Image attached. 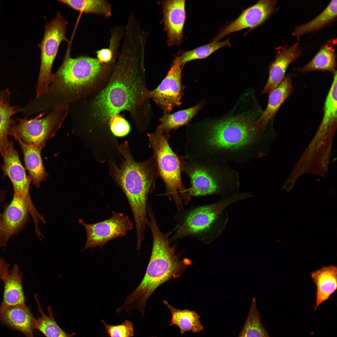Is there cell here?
<instances>
[{"instance_id": "obj_1", "label": "cell", "mask_w": 337, "mask_h": 337, "mask_svg": "<svg viewBox=\"0 0 337 337\" xmlns=\"http://www.w3.org/2000/svg\"><path fill=\"white\" fill-rule=\"evenodd\" d=\"M258 119L247 112L189 126L183 156L224 163L260 156Z\"/></svg>"}, {"instance_id": "obj_2", "label": "cell", "mask_w": 337, "mask_h": 337, "mask_svg": "<svg viewBox=\"0 0 337 337\" xmlns=\"http://www.w3.org/2000/svg\"><path fill=\"white\" fill-rule=\"evenodd\" d=\"M147 226L153 238V247L146 273L138 286L126 297L124 304L117 309L130 312L134 309L140 312L143 316L146 303L152 294L161 285L179 277L191 264L187 259L182 260L176 252V246H171L169 239L172 233H166L160 230L152 210L148 212Z\"/></svg>"}, {"instance_id": "obj_3", "label": "cell", "mask_w": 337, "mask_h": 337, "mask_svg": "<svg viewBox=\"0 0 337 337\" xmlns=\"http://www.w3.org/2000/svg\"><path fill=\"white\" fill-rule=\"evenodd\" d=\"M144 48L135 43L123 44L117 65L108 85L92 104L93 115L108 123L113 115L132 110L139 102L141 82L139 71L143 66Z\"/></svg>"}, {"instance_id": "obj_4", "label": "cell", "mask_w": 337, "mask_h": 337, "mask_svg": "<svg viewBox=\"0 0 337 337\" xmlns=\"http://www.w3.org/2000/svg\"><path fill=\"white\" fill-rule=\"evenodd\" d=\"M118 149L122 157L121 162L117 165L109 162V173L127 198L134 219L136 240L141 242L144 239L148 220V197L155 188L159 174L152 155L144 161H136L127 141L119 144Z\"/></svg>"}, {"instance_id": "obj_5", "label": "cell", "mask_w": 337, "mask_h": 337, "mask_svg": "<svg viewBox=\"0 0 337 337\" xmlns=\"http://www.w3.org/2000/svg\"><path fill=\"white\" fill-rule=\"evenodd\" d=\"M101 70L97 59L84 56L72 58L67 53L62 65L53 75L47 92L31 102L33 113H46L58 106L69 107L80 102Z\"/></svg>"}, {"instance_id": "obj_6", "label": "cell", "mask_w": 337, "mask_h": 337, "mask_svg": "<svg viewBox=\"0 0 337 337\" xmlns=\"http://www.w3.org/2000/svg\"><path fill=\"white\" fill-rule=\"evenodd\" d=\"M252 194L240 193L223 198L211 204L188 211L179 220L170 243L187 237H193L205 243H210L225 230L228 220L226 208L236 202L252 198Z\"/></svg>"}, {"instance_id": "obj_7", "label": "cell", "mask_w": 337, "mask_h": 337, "mask_svg": "<svg viewBox=\"0 0 337 337\" xmlns=\"http://www.w3.org/2000/svg\"><path fill=\"white\" fill-rule=\"evenodd\" d=\"M182 170L189 177L191 197L217 195L223 198L239 193L237 172L225 163L181 156Z\"/></svg>"}, {"instance_id": "obj_8", "label": "cell", "mask_w": 337, "mask_h": 337, "mask_svg": "<svg viewBox=\"0 0 337 337\" xmlns=\"http://www.w3.org/2000/svg\"><path fill=\"white\" fill-rule=\"evenodd\" d=\"M147 136L159 177L164 185V195L173 202L178 211H181L191 197L182 181L181 156L171 147L169 134L164 132L158 126L154 132L148 133Z\"/></svg>"}, {"instance_id": "obj_9", "label": "cell", "mask_w": 337, "mask_h": 337, "mask_svg": "<svg viewBox=\"0 0 337 337\" xmlns=\"http://www.w3.org/2000/svg\"><path fill=\"white\" fill-rule=\"evenodd\" d=\"M68 106H59L53 109L45 118L42 112L34 118L27 117L17 119L18 123L12 127L10 135L15 134L23 142L40 150L55 134L67 116Z\"/></svg>"}, {"instance_id": "obj_10", "label": "cell", "mask_w": 337, "mask_h": 337, "mask_svg": "<svg viewBox=\"0 0 337 337\" xmlns=\"http://www.w3.org/2000/svg\"><path fill=\"white\" fill-rule=\"evenodd\" d=\"M67 25V22L59 12L50 22L46 24L44 36L39 44L41 63L36 97L48 92L53 76L51 68L59 46L63 41L69 42L66 35Z\"/></svg>"}, {"instance_id": "obj_11", "label": "cell", "mask_w": 337, "mask_h": 337, "mask_svg": "<svg viewBox=\"0 0 337 337\" xmlns=\"http://www.w3.org/2000/svg\"><path fill=\"white\" fill-rule=\"evenodd\" d=\"M112 213L109 218L91 224L79 219V222L84 227L87 236L83 250L96 247L102 248L109 242L125 236L128 232L133 229L134 223L128 216L114 211Z\"/></svg>"}, {"instance_id": "obj_12", "label": "cell", "mask_w": 337, "mask_h": 337, "mask_svg": "<svg viewBox=\"0 0 337 337\" xmlns=\"http://www.w3.org/2000/svg\"><path fill=\"white\" fill-rule=\"evenodd\" d=\"M0 153L4 161L2 166L3 174L7 176L10 179L13 185L14 194L23 199L26 204L28 212L32 217H37L39 212L34 206L29 194L31 181L27 175L13 142L10 141L7 146Z\"/></svg>"}, {"instance_id": "obj_13", "label": "cell", "mask_w": 337, "mask_h": 337, "mask_svg": "<svg viewBox=\"0 0 337 337\" xmlns=\"http://www.w3.org/2000/svg\"><path fill=\"white\" fill-rule=\"evenodd\" d=\"M182 67L177 56L167 75L159 85L148 93L149 97L162 110L164 114H169L174 107L181 104L183 92Z\"/></svg>"}, {"instance_id": "obj_14", "label": "cell", "mask_w": 337, "mask_h": 337, "mask_svg": "<svg viewBox=\"0 0 337 337\" xmlns=\"http://www.w3.org/2000/svg\"><path fill=\"white\" fill-rule=\"evenodd\" d=\"M276 1L261 0L244 10L235 20L223 28L213 39L219 41L232 33L246 28L253 29L262 25L276 10Z\"/></svg>"}, {"instance_id": "obj_15", "label": "cell", "mask_w": 337, "mask_h": 337, "mask_svg": "<svg viewBox=\"0 0 337 337\" xmlns=\"http://www.w3.org/2000/svg\"><path fill=\"white\" fill-rule=\"evenodd\" d=\"M159 3L162 8V22L164 30L166 33L167 45L179 46L183 41L186 18L185 1L164 0Z\"/></svg>"}, {"instance_id": "obj_16", "label": "cell", "mask_w": 337, "mask_h": 337, "mask_svg": "<svg viewBox=\"0 0 337 337\" xmlns=\"http://www.w3.org/2000/svg\"><path fill=\"white\" fill-rule=\"evenodd\" d=\"M301 52L298 42L290 46L282 47L277 52L274 60L269 65L268 78L262 94H269L280 84L285 76L289 66Z\"/></svg>"}, {"instance_id": "obj_17", "label": "cell", "mask_w": 337, "mask_h": 337, "mask_svg": "<svg viewBox=\"0 0 337 337\" xmlns=\"http://www.w3.org/2000/svg\"><path fill=\"white\" fill-rule=\"evenodd\" d=\"M0 321L15 330L21 332L26 337H34L37 319L26 305L6 308L0 311Z\"/></svg>"}, {"instance_id": "obj_18", "label": "cell", "mask_w": 337, "mask_h": 337, "mask_svg": "<svg viewBox=\"0 0 337 337\" xmlns=\"http://www.w3.org/2000/svg\"><path fill=\"white\" fill-rule=\"evenodd\" d=\"M22 278V274L16 265L4 276L2 279L4 283V294L0 311L8 308L26 305Z\"/></svg>"}, {"instance_id": "obj_19", "label": "cell", "mask_w": 337, "mask_h": 337, "mask_svg": "<svg viewBox=\"0 0 337 337\" xmlns=\"http://www.w3.org/2000/svg\"><path fill=\"white\" fill-rule=\"evenodd\" d=\"M291 75L285 76L280 84L269 93L267 107L258 118L257 125L264 131L269 120L278 112L293 90Z\"/></svg>"}, {"instance_id": "obj_20", "label": "cell", "mask_w": 337, "mask_h": 337, "mask_svg": "<svg viewBox=\"0 0 337 337\" xmlns=\"http://www.w3.org/2000/svg\"><path fill=\"white\" fill-rule=\"evenodd\" d=\"M310 275L316 286L315 310L323 302L327 300L337 288V267L330 265L312 271Z\"/></svg>"}, {"instance_id": "obj_21", "label": "cell", "mask_w": 337, "mask_h": 337, "mask_svg": "<svg viewBox=\"0 0 337 337\" xmlns=\"http://www.w3.org/2000/svg\"><path fill=\"white\" fill-rule=\"evenodd\" d=\"M28 212L23 199L14 194L11 202L4 213L1 222V231L6 238L13 234L22 225Z\"/></svg>"}, {"instance_id": "obj_22", "label": "cell", "mask_w": 337, "mask_h": 337, "mask_svg": "<svg viewBox=\"0 0 337 337\" xmlns=\"http://www.w3.org/2000/svg\"><path fill=\"white\" fill-rule=\"evenodd\" d=\"M12 136L20 146L23 154L25 166L29 172V177L31 181L36 187H39L41 182L45 180L47 176L41 158V150L33 145L25 143L15 134Z\"/></svg>"}, {"instance_id": "obj_23", "label": "cell", "mask_w": 337, "mask_h": 337, "mask_svg": "<svg viewBox=\"0 0 337 337\" xmlns=\"http://www.w3.org/2000/svg\"><path fill=\"white\" fill-rule=\"evenodd\" d=\"M333 43L330 41L323 45L309 63L297 69V72L305 73L313 71H327L333 75L337 71L336 55Z\"/></svg>"}, {"instance_id": "obj_24", "label": "cell", "mask_w": 337, "mask_h": 337, "mask_svg": "<svg viewBox=\"0 0 337 337\" xmlns=\"http://www.w3.org/2000/svg\"><path fill=\"white\" fill-rule=\"evenodd\" d=\"M163 303L171 314L169 326H178L182 334L188 331L199 333L203 330V327L200 320V316L196 312L188 309H177L165 300H164Z\"/></svg>"}, {"instance_id": "obj_25", "label": "cell", "mask_w": 337, "mask_h": 337, "mask_svg": "<svg viewBox=\"0 0 337 337\" xmlns=\"http://www.w3.org/2000/svg\"><path fill=\"white\" fill-rule=\"evenodd\" d=\"M337 0L331 1L324 11L312 20L296 27L292 35L299 40L306 33L314 32L329 25L337 17Z\"/></svg>"}, {"instance_id": "obj_26", "label": "cell", "mask_w": 337, "mask_h": 337, "mask_svg": "<svg viewBox=\"0 0 337 337\" xmlns=\"http://www.w3.org/2000/svg\"><path fill=\"white\" fill-rule=\"evenodd\" d=\"M203 105L202 103L192 107L180 110L171 114H164L160 118L158 126L165 133L187 125L196 115Z\"/></svg>"}, {"instance_id": "obj_27", "label": "cell", "mask_w": 337, "mask_h": 337, "mask_svg": "<svg viewBox=\"0 0 337 337\" xmlns=\"http://www.w3.org/2000/svg\"><path fill=\"white\" fill-rule=\"evenodd\" d=\"M37 295H34L40 316L37 319L35 329L42 333L46 337H73L75 333L68 334L64 331L54 319L50 306L47 307L49 314L46 315L41 307Z\"/></svg>"}, {"instance_id": "obj_28", "label": "cell", "mask_w": 337, "mask_h": 337, "mask_svg": "<svg viewBox=\"0 0 337 337\" xmlns=\"http://www.w3.org/2000/svg\"><path fill=\"white\" fill-rule=\"evenodd\" d=\"M238 337H270L262 324L255 298L252 299L246 320Z\"/></svg>"}, {"instance_id": "obj_29", "label": "cell", "mask_w": 337, "mask_h": 337, "mask_svg": "<svg viewBox=\"0 0 337 337\" xmlns=\"http://www.w3.org/2000/svg\"><path fill=\"white\" fill-rule=\"evenodd\" d=\"M9 102L0 100V153L8 144V136L16 124L12 117L18 112L22 111V108L12 106Z\"/></svg>"}, {"instance_id": "obj_30", "label": "cell", "mask_w": 337, "mask_h": 337, "mask_svg": "<svg viewBox=\"0 0 337 337\" xmlns=\"http://www.w3.org/2000/svg\"><path fill=\"white\" fill-rule=\"evenodd\" d=\"M230 38L222 42H215L203 45L193 49L179 52L178 54L180 63L183 67L191 61L205 58L214 52L222 47L231 46Z\"/></svg>"}, {"instance_id": "obj_31", "label": "cell", "mask_w": 337, "mask_h": 337, "mask_svg": "<svg viewBox=\"0 0 337 337\" xmlns=\"http://www.w3.org/2000/svg\"><path fill=\"white\" fill-rule=\"evenodd\" d=\"M73 9L85 13H92L104 15L106 17L111 14L110 5L105 0H59Z\"/></svg>"}, {"instance_id": "obj_32", "label": "cell", "mask_w": 337, "mask_h": 337, "mask_svg": "<svg viewBox=\"0 0 337 337\" xmlns=\"http://www.w3.org/2000/svg\"><path fill=\"white\" fill-rule=\"evenodd\" d=\"M101 322L110 337H132L134 335V324L129 320H125L116 325L108 324L103 320Z\"/></svg>"}, {"instance_id": "obj_33", "label": "cell", "mask_w": 337, "mask_h": 337, "mask_svg": "<svg viewBox=\"0 0 337 337\" xmlns=\"http://www.w3.org/2000/svg\"><path fill=\"white\" fill-rule=\"evenodd\" d=\"M109 124L111 132L115 136H124L129 131L130 127L128 123L118 114L111 117Z\"/></svg>"}, {"instance_id": "obj_34", "label": "cell", "mask_w": 337, "mask_h": 337, "mask_svg": "<svg viewBox=\"0 0 337 337\" xmlns=\"http://www.w3.org/2000/svg\"><path fill=\"white\" fill-rule=\"evenodd\" d=\"M97 60L100 63H107L109 62L112 57V53L111 50L108 48H103L99 50L96 52Z\"/></svg>"}, {"instance_id": "obj_35", "label": "cell", "mask_w": 337, "mask_h": 337, "mask_svg": "<svg viewBox=\"0 0 337 337\" xmlns=\"http://www.w3.org/2000/svg\"><path fill=\"white\" fill-rule=\"evenodd\" d=\"M9 265L5 260L1 258L0 259V279H1L4 276L8 271Z\"/></svg>"}, {"instance_id": "obj_36", "label": "cell", "mask_w": 337, "mask_h": 337, "mask_svg": "<svg viewBox=\"0 0 337 337\" xmlns=\"http://www.w3.org/2000/svg\"><path fill=\"white\" fill-rule=\"evenodd\" d=\"M1 222L0 219V232L1 231Z\"/></svg>"}, {"instance_id": "obj_37", "label": "cell", "mask_w": 337, "mask_h": 337, "mask_svg": "<svg viewBox=\"0 0 337 337\" xmlns=\"http://www.w3.org/2000/svg\"><path fill=\"white\" fill-rule=\"evenodd\" d=\"M151 337H155L153 336H152Z\"/></svg>"}]
</instances>
